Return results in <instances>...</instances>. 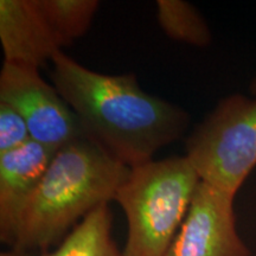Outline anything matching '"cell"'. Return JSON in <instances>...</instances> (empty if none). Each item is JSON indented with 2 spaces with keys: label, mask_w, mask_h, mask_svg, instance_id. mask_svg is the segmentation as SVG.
Returning <instances> with one entry per match:
<instances>
[{
  "label": "cell",
  "mask_w": 256,
  "mask_h": 256,
  "mask_svg": "<svg viewBox=\"0 0 256 256\" xmlns=\"http://www.w3.org/2000/svg\"><path fill=\"white\" fill-rule=\"evenodd\" d=\"M50 78L70 106L86 136L128 168L145 164L186 132V110L150 95L136 75H106L62 51L51 60Z\"/></svg>",
  "instance_id": "obj_1"
},
{
  "label": "cell",
  "mask_w": 256,
  "mask_h": 256,
  "mask_svg": "<svg viewBox=\"0 0 256 256\" xmlns=\"http://www.w3.org/2000/svg\"><path fill=\"white\" fill-rule=\"evenodd\" d=\"M130 171L88 138L60 147L24 210L10 248L40 254L58 246L88 214L114 200Z\"/></svg>",
  "instance_id": "obj_2"
},
{
  "label": "cell",
  "mask_w": 256,
  "mask_h": 256,
  "mask_svg": "<svg viewBox=\"0 0 256 256\" xmlns=\"http://www.w3.org/2000/svg\"><path fill=\"white\" fill-rule=\"evenodd\" d=\"M200 183L186 156L130 168L114 198L127 220L124 256H166Z\"/></svg>",
  "instance_id": "obj_3"
},
{
  "label": "cell",
  "mask_w": 256,
  "mask_h": 256,
  "mask_svg": "<svg viewBox=\"0 0 256 256\" xmlns=\"http://www.w3.org/2000/svg\"><path fill=\"white\" fill-rule=\"evenodd\" d=\"M185 146L200 180L236 196L256 166V96L222 98Z\"/></svg>",
  "instance_id": "obj_4"
},
{
  "label": "cell",
  "mask_w": 256,
  "mask_h": 256,
  "mask_svg": "<svg viewBox=\"0 0 256 256\" xmlns=\"http://www.w3.org/2000/svg\"><path fill=\"white\" fill-rule=\"evenodd\" d=\"M0 102L11 106L23 116L32 140L55 151L80 138H87L70 106L55 86L42 78L36 66L2 63Z\"/></svg>",
  "instance_id": "obj_5"
},
{
  "label": "cell",
  "mask_w": 256,
  "mask_h": 256,
  "mask_svg": "<svg viewBox=\"0 0 256 256\" xmlns=\"http://www.w3.org/2000/svg\"><path fill=\"white\" fill-rule=\"evenodd\" d=\"M235 194L200 180L166 256H250L236 229Z\"/></svg>",
  "instance_id": "obj_6"
},
{
  "label": "cell",
  "mask_w": 256,
  "mask_h": 256,
  "mask_svg": "<svg viewBox=\"0 0 256 256\" xmlns=\"http://www.w3.org/2000/svg\"><path fill=\"white\" fill-rule=\"evenodd\" d=\"M55 150L30 140L0 154V240L11 247L18 223L46 174Z\"/></svg>",
  "instance_id": "obj_7"
},
{
  "label": "cell",
  "mask_w": 256,
  "mask_h": 256,
  "mask_svg": "<svg viewBox=\"0 0 256 256\" xmlns=\"http://www.w3.org/2000/svg\"><path fill=\"white\" fill-rule=\"evenodd\" d=\"M0 43L4 62L36 68L51 62L64 48L38 0H0Z\"/></svg>",
  "instance_id": "obj_8"
},
{
  "label": "cell",
  "mask_w": 256,
  "mask_h": 256,
  "mask_svg": "<svg viewBox=\"0 0 256 256\" xmlns=\"http://www.w3.org/2000/svg\"><path fill=\"white\" fill-rule=\"evenodd\" d=\"M113 214L102 204L88 214L54 250L40 256H124L113 238Z\"/></svg>",
  "instance_id": "obj_9"
},
{
  "label": "cell",
  "mask_w": 256,
  "mask_h": 256,
  "mask_svg": "<svg viewBox=\"0 0 256 256\" xmlns=\"http://www.w3.org/2000/svg\"><path fill=\"white\" fill-rule=\"evenodd\" d=\"M156 19L171 40L188 46L206 48L212 36L206 22L194 6L183 0H158Z\"/></svg>",
  "instance_id": "obj_10"
},
{
  "label": "cell",
  "mask_w": 256,
  "mask_h": 256,
  "mask_svg": "<svg viewBox=\"0 0 256 256\" xmlns=\"http://www.w3.org/2000/svg\"><path fill=\"white\" fill-rule=\"evenodd\" d=\"M38 2L63 46L72 44L88 31L100 6L98 0H38Z\"/></svg>",
  "instance_id": "obj_11"
},
{
  "label": "cell",
  "mask_w": 256,
  "mask_h": 256,
  "mask_svg": "<svg viewBox=\"0 0 256 256\" xmlns=\"http://www.w3.org/2000/svg\"><path fill=\"white\" fill-rule=\"evenodd\" d=\"M31 134L25 120L14 108L0 102V154L30 142Z\"/></svg>",
  "instance_id": "obj_12"
},
{
  "label": "cell",
  "mask_w": 256,
  "mask_h": 256,
  "mask_svg": "<svg viewBox=\"0 0 256 256\" xmlns=\"http://www.w3.org/2000/svg\"><path fill=\"white\" fill-rule=\"evenodd\" d=\"M40 254L34 252H28V250H22V249H16V248H10V250L2 252L0 256H40Z\"/></svg>",
  "instance_id": "obj_13"
},
{
  "label": "cell",
  "mask_w": 256,
  "mask_h": 256,
  "mask_svg": "<svg viewBox=\"0 0 256 256\" xmlns=\"http://www.w3.org/2000/svg\"><path fill=\"white\" fill-rule=\"evenodd\" d=\"M249 92L252 96H256V76L252 80L250 86H249Z\"/></svg>",
  "instance_id": "obj_14"
}]
</instances>
